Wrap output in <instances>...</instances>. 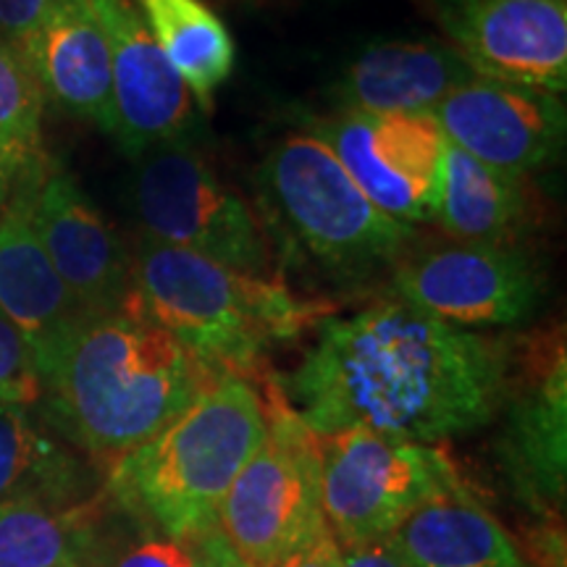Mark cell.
Returning <instances> with one entry per match:
<instances>
[{
    "instance_id": "1",
    "label": "cell",
    "mask_w": 567,
    "mask_h": 567,
    "mask_svg": "<svg viewBox=\"0 0 567 567\" xmlns=\"http://www.w3.org/2000/svg\"><path fill=\"white\" fill-rule=\"evenodd\" d=\"M513 344L392 297L318 323L313 344L276 384L313 434L365 429L439 444L494 421Z\"/></svg>"
},
{
    "instance_id": "2",
    "label": "cell",
    "mask_w": 567,
    "mask_h": 567,
    "mask_svg": "<svg viewBox=\"0 0 567 567\" xmlns=\"http://www.w3.org/2000/svg\"><path fill=\"white\" fill-rule=\"evenodd\" d=\"M38 373L45 421L103 471L224 375L134 310L84 316Z\"/></svg>"
},
{
    "instance_id": "3",
    "label": "cell",
    "mask_w": 567,
    "mask_h": 567,
    "mask_svg": "<svg viewBox=\"0 0 567 567\" xmlns=\"http://www.w3.org/2000/svg\"><path fill=\"white\" fill-rule=\"evenodd\" d=\"M266 434L258 381L218 375L172 423L105 467L113 513L168 536L216 530L226 492Z\"/></svg>"
},
{
    "instance_id": "4",
    "label": "cell",
    "mask_w": 567,
    "mask_h": 567,
    "mask_svg": "<svg viewBox=\"0 0 567 567\" xmlns=\"http://www.w3.org/2000/svg\"><path fill=\"white\" fill-rule=\"evenodd\" d=\"M134 313L168 331L213 371L264 381L260 368L274 344L300 337L323 313L271 276L229 266L140 237L132 250Z\"/></svg>"
},
{
    "instance_id": "5",
    "label": "cell",
    "mask_w": 567,
    "mask_h": 567,
    "mask_svg": "<svg viewBox=\"0 0 567 567\" xmlns=\"http://www.w3.org/2000/svg\"><path fill=\"white\" fill-rule=\"evenodd\" d=\"M260 210L297 255L337 279L394 266L417 237L360 193L316 134L292 132L258 168Z\"/></svg>"
},
{
    "instance_id": "6",
    "label": "cell",
    "mask_w": 567,
    "mask_h": 567,
    "mask_svg": "<svg viewBox=\"0 0 567 567\" xmlns=\"http://www.w3.org/2000/svg\"><path fill=\"white\" fill-rule=\"evenodd\" d=\"M266 434L216 515V534L243 567H279L323 526L318 439L276 375H264Z\"/></svg>"
},
{
    "instance_id": "7",
    "label": "cell",
    "mask_w": 567,
    "mask_h": 567,
    "mask_svg": "<svg viewBox=\"0 0 567 567\" xmlns=\"http://www.w3.org/2000/svg\"><path fill=\"white\" fill-rule=\"evenodd\" d=\"M132 208L145 239L197 252L234 271L271 276V239L258 213L187 142H161L140 155Z\"/></svg>"
},
{
    "instance_id": "8",
    "label": "cell",
    "mask_w": 567,
    "mask_h": 567,
    "mask_svg": "<svg viewBox=\"0 0 567 567\" xmlns=\"http://www.w3.org/2000/svg\"><path fill=\"white\" fill-rule=\"evenodd\" d=\"M321 460V513L339 547L394 536L429 496L460 478L439 444L344 429L316 434Z\"/></svg>"
},
{
    "instance_id": "9",
    "label": "cell",
    "mask_w": 567,
    "mask_h": 567,
    "mask_svg": "<svg viewBox=\"0 0 567 567\" xmlns=\"http://www.w3.org/2000/svg\"><path fill=\"white\" fill-rule=\"evenodd\" d=\"M496 460L530 523L565 526L567 352L563 326L515 339Z\"/></svg>"
},
{
    "instance_id": "10",
    "label": "cell",
    "mask_w": 567,
    "mask_h": 567,
    "mask_svg": "<svg viewBox=\"0 0 567 567\" xmlns=\"http://www.w3.org/2000/svg\"><path fill=\"white\" fill-rule=\"evenodd\" d=\"M394 297L439 321L517 326L536 313L547 276L520 245H444L405 252L392 271Z\"/></svg>"
},
{
    "instance_id": "11",
    "label": "cell",
    "mask_w": 567,
    "mask_h": 567,
    "mask_svg": "<svg viewBox=\"0 0 567 567\" xmlns=\"http://www.w3.org/2000/svg\"><path fill=\"white\" fill-rule=\"evenodd\" d=\"M308 132L381 213L410 226L434 218L446 137L431 113L339 111L313 118Z\"/></svg>"
},
{
    "instance_id": "12",
    "label": "cell",
    "mask_w": 567,
    "mask_h": 567,
    "mask_svg": "<svg viewBox=\"0 0 567 567\" xmlns=\"http://www.w3.org/2000/svg\"><path fill=\"white\" fill-rule=\"evenodd\" d=\"M476 76L549 95L567 87V0H425Z\"/></svg>"
},
{
    "instance_id": "13",
    "label": "cell",
    "mask_w": 567,
    "mask_h": 567,
    "mask_svg": "<svg viewBox=\"0 0 567 567\" xmlns=\"http://www.w3.org/2000/svg\"><path fill=\"white\" fill-rule=\"evenodd\" d=\"M446 142L488 168L528 176L557 163L567 113L559 95L476 76L431 111Z\"/></svg>"
},
{
    "instance_id": "14",
    "label": "cell",
    "mask_w": 567,
    "mask_h": 567,
    "mask_svg": "<svg viewBox=\"0 0 567 567\" xmlns=\"http://www.w3.org/2000/svg\"><path fill=\"white\" fill-rule=\"evenodd\" d=\"M111 55L113 137L137 161L193 124V95L155 42L140 0H84Z\"/></svg>"
},
{
    "instance_id": "15",
    "label": "cell",
    "mask_w": 567,
    "mask_h": 567,
    "mask_svg": "<svg viewBox=\"0 0 567 567\" xmlns=\"http://www.w3.org/2000/svg\"><path fill=\"white\" fill-rule=\"evenodd\" d=\"M30 221L84 313H116L132 300V250L66 172L24 182Z\"/></svg>"
},
{
    "instance_id": "16",
    "label": "cell",
    "mask_w": 567,
    "mask_h": 567,
    "mask_svg": "<svg viewBox=\"0 0 567 567\" xmlns=\"http://www.w3.org/2000/svg\"><path fill=\"white\" fill-rule=\"evenodd\" d=\"M19 51L38 76L45 101L97 130L113 134L111 55L84 0H55Z\"/></svg>"
},
{
    "instance_id": "17",
    "label": "cell",
    "mask_w": 567,
    "mask_h": 567,
    "mask_svg": "<svg viewBox=\"0 0 567 567\" xmlns=\"http://www.w3.org/2000/svg\"><path fill=\"white\" fill-rule=\"evenodd\" d=\"M471 80L476 71L450 42L381 40L354 55L334 95L352 113H431Z\"/></svg>"
},
{
    "instance_id": "18",
    "label": "cell",
    "mask_w": 567,
    "mask_h": 567,
    "mask_svg": "<svg viewBox=\"0 0 567 567\" xmlns=\"http://www.w3.org/2000/svg\"><path fill=\"white\" fill-rule=\"evenodd\" d=\"M0 310L27 337L34 363L90 316L61 281L34 234L24 184L13 187L0 213Z\"/></svg>"
},
{
    "instance_id": "19",
    "label": "cell",
    "mask_w": 567,
    "mask_h": 567,
    "mask_svg": "<svg viewBox=\"0 0 567 567\" xmlns=\"http://www.w3.org/2000/svg\"><path fill=\"white\" fill-rule=\"evenodd\" d=\"M408 567H530L517 538L460 476L394 530Z\"/></svg>"
},
{
    "instance_id": "20",
    "label": "cell",
    "mask_w": 567,
    "mask_h": 567,
    "mask_svg": "<svg viewBox=\"0 0 567 567\" xmlns=\"http://www.w3.org/2000/svg\"><path fill=\"white\" fill-rule=\"evenodd\" d=\"M434 221L455 243L517 245L538 221V203L526 176L488 168L446 142Z\"/></svg>"
},
{
    "instance_id": "21",
    "label": "cell",
    "mask_w": 567,
    "mask_h": 567,
    "mask_svg": "<svg viewBox=\"0 0 567 567\" xmlns=\"http://www.w3.org/2000/svg\"><path fill=\"white\" fill-rule=\"evenodd\" d=\"M109 515L103 486L74 502L0 505V567H87Z\"/></svg>"
},
{
    "instance_id": "22",
    "label": "cell",
    "mask_w": 567,
    "mask_h": 567,
    "mask_svg": "<svg viewBox=\"0 0 567 567\" xmlns=\"http://www.w3.org/2000/svg\"><path fill=\"white\" fill-rule=\"evenodd\" d=\"M140 9L189 95L210 109L213 95L229 82L237 63L229 27L205 0H140Z\"/></svg>"
},
{
    "instance_id": "23",
    "label": "cell",
    "mask_w": 567,
    "mask_h": 567,
    "mask_svg": "<svg viewBox=\"0 0 567 567\" xmlns=\"http://www.w3.org/2000/svg\"><path fill=\"white\" fill-rule=\"evenodd\" d=\"M87 467L48 434L27 408L0 405V505L19 499L74 502L92 496Z\"/></svg>"
},
{
    "instance_id": "24",
    "label": "cell",
    "mask_w": 567,
    "mask_h": 567,
    "mask_svg": "<svg viewBox=\"0 0 567 567\" xmlns=\"http://www.w3.org/2000/svg\"><path fill=\"white\" fill-rule=\"evenodd\" d=\"M45 92L17 45L0 38V174L19 187L45 174Z\"/></svg>"
},
{
    "instance_id": "25",
    "label": "cell",
    "mask_w": 567,
    "mask_h": 567,
    "mask_svg": "<svg viewBox=\"0 0 567 567\" xmlns=\"http://www.w3.org/2000/svg\"><path fill=\"white\" fill-rule=\"evenodd\" d=\"M109 520L97 536L87 567H243L216 530L200 536H168L124 517L126 526L116 534L109 528Z\"/></svg>"
},
{
    "instance_id": "26",
    "label": "cell",
    "mask_w": 567,
    "mask_h": 567,
    "mask_svg": "<svg viewBox=\"0 0 567 567\" xmlns=\"http://www.w3.org/2000/svg\"><path fill=\"white\" fill-rule=\"evenodd\" d=\"M42 386L34 352L17 323L0 310V405L32 408L40 402Z\"/></svg>"
},
{
    "instance_id": "27",
    "label": "cell",
    "mask_w": 567,
    "mask_h": 567,
    "mask_svg": "<svg viewBox=\"0 0 567 567\" xmlns=\"http://www.w3.org/2000/svg\"><path fill=\"white\" fill-rule=\"evenodd\" d=\"M55 0H0V38L19 45L38 30Z\"/></svg>"
},
{
    "instance_id": "28",
    "label": "cell",
    "mask_w": 567,
    "mask_h": 567,
    "mask_svg": "<svg viewBox=\"0 0 567 567\" xmlns=\"http://www.w3.org/2000/svg\"><path fill=\"white\" fill-rule=\"evenodd\" d=\"M339 567H408L394 536L379 538V542L352 544V547H339Z\"/></svg>"
},
{
    "instance_id": "29",
    "label": "cell",
    "mask_w": 567,
    "mask_h": 567,
    "mask_svg": "<svg viewBox=\"0 0 567 567\" xmlns=\"http://www.w3.org/2000/svg\"><path fill=\"white\" fill-rule=\"evenodd\" d=\"M339 557H342V549H339L334 534L323 520V526L300 549H295L292 555L284 559L279 567H339Z\"/></svg>"
},
{
    "instance_id": "30",
    "label": "cell",
    "mask_w": 567,
    "mask_h": 567,
    "mask_svg": "<svg viewBox=\"0 0 567 567\" xmlns=\"http://www.w3.org/2000/svg\"><path fill=\"white\" fill-rule=\"evenodd\" d=\"M11 193H13L11 182L6 179L3 174H0V213H3V210H6V205H9V200H11Z\"/></svg>"
}]
</instances>
